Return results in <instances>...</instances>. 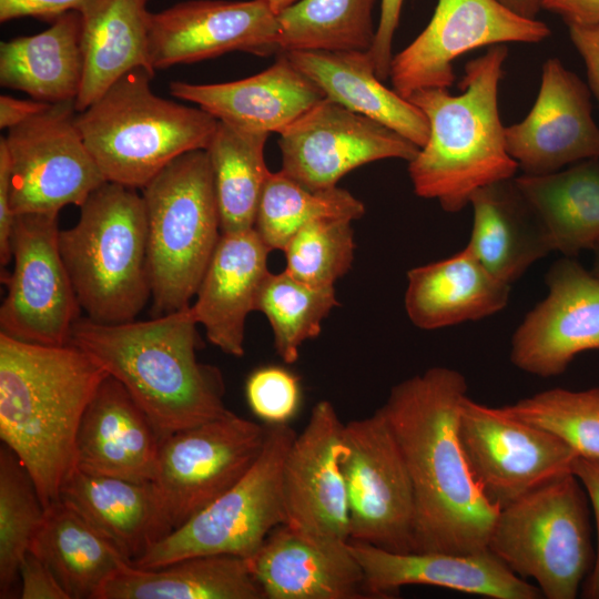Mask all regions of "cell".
I'll return each instance as SVG.
<instances>
[{"label": "cell", "mask_w": 599, "mask_h": 599, "mask_svg": "<svg viewBox=\"0 0 599 599\" xmlns=\"http://www.w3.org/2000/svg\"><path fill=\"white\" fill-rule=\"evenodd\" d=\"M464 375L432 367L395 385L379 408L405 460L414 496L413 551L470 555L488 549L499 509L469 470L458 418Z\"/></svg>", "instance_id": "6da1fadb"}, {"label": "cell", "mask_w": 599, "mask_h": 599, "mask_svg": "<svg viewBox=\"0 0 599 599\" xmlns=\"http://www.w3.org/2000/svg\"><path fill=\"white\" fill-rule=\"evenodd\" d=\"M106 370L87 352L0 333V437L31 476L44 508L77 469L83 414Z\"/></svg>", "instance_id": "7a4b0ae2"}, {"label": "cell", "mask_w": 599, "mask_h": 599, "mask_svg": "<svg viewBox=\"0 0 599 599\" xmlns=\"http://www.w3.org/2000/svg\"><path fill=\"white\" fill-rule=\"evenodd\" d=\"M196 325L190 306L119 324L80 317L69 343L125 387L163 440L229 412L220 369L196 358Z\"/></svg>", "instance_id": "3957f363"}, {"label": "cell", "mask_w": 599, "mask_h": 599, "mask_svg": "<svg viewBox=\"0 0 599 599\" xmlns=\"http://www.w3.org/2000/svg\"><path fill=\"white\" fill-rule=\"evenodd\" d=\"M508 49L496 44L465 65L461 93L423 89L407 98L427 118L429 135L408 162L416 195L436 200L449 213L461 211L479 189L515 177L498 110V88Z\"/></svg>", "instance_id": "277c9868"}, {"label": "cell", "mask_w": 599, "mask_h": 599, "mask_svg": "<svg viewBox=\"0 0 599 599\" xmlns=\"http://www.w3.org/2000/svg\"><path fill=\"white\" fill-rule=\"evenodd\" d=\"M151 71L139 68L116 81L75 124L104 179L143 189L180 155L205 150L217 120L201 108L151 90Z\"/></svg>", "instance_id": "5b68a950"}, {"label": "cell", "mask_w": 599, "mask_h": 599, "mask_svg": "<svg viewBox=\"0 0 599 599\" xmlns=\"http://www.w3.org/2000/svg\"><path fill=\"white\" fill-rule=\"evenodd\" d=\"M138 189L104 182L60 230L59 247L87 317L103 324L136 318L151 298L146 216Z\"/></svg>", "instance_id": "8992f818"}, {"label": "cell", "mask_w": 599, "mask_h": 599, "mask_svg": "<svg viewBox=\"0 0 599 599\" xmlns=\"http://www.w3.org/2000/svg\"><path fill=\"white\" fill-rule=\"evenodd\" d=\"M142 190L153 316L191 305L221 231L205 150L170 162Z\"/></svg>", "instance_id": "52a82bcc"}, {"label": "cell", "mask_w": 599, "mask_h": 599, "mask_svg": "<svg viewBox=\"0 0 599 599\" xmlns=\"http://www.w3.org/2000/svg\"><path fill=\"white\" fill-rule=\"evenodd\" d=\"M587 493L571 473L499 509L488 549L542 598L575 599L595 549Z\"/></svg>", "instance_id": "ba28073f"}, {"label": "cell", "mask_w": 599, "mask_h": 599, "mask_svg": "<svg viewBox=\"0 0 599 599\" xmlns=\"http://www.w3.org/2000/svg\"><path fill=\"white\" fill-rule=\"evenodd\" d=\"M295 437L287 423L266 424L264 446L251 469L131 565L158 568L202 555L251 558L267 536L285 524L283 468Z\"/></svg>", "instance_id": "9c48e42d"}, {"label": "cell", "mask_w": 599, "mask_h": 599, "mask_svg": "<svg viewBox=\"0 0 599 599\" xmlns=\"http://www.w3.org/2000/svg\"><path fill=\"white\" fill-rule=\"evenodd\" d=\"M266 424L232 412L161 440L152 480L173 529L233 487L254 465Z\"/></svg>", "instance_id": "30bf717a"}, {"label": "cell", "mask_w": 599, "mask_h": 599, "mask_svg": "<svg viewBox=\"0 0 599 599\" xmlns=\"http://www.w3.org/2000/svg\"><path fill=\"white\" fill-rule=\"evenodd\" d=\"M458 435L476 484L501 509L526 494L573 473L578 455L551 433L518 419L502 407L466 396Z\"/></svg>", "instance_id": "8fae6325"}, {"label": "cell", "mask_w": 599, "mask_h": 599, "mask_svg": "<svg viewBox=\"0 0 599 599\" xmlns=\"http://www.w3.org/2000/svg\"><path fill=\"white\" fill-rule=\"evenodd\" d=\"M341 468L349 540L413 551L414 496L397 440L380 409L344 426Z\"/></svg>", "instance_id": "7c38bea8"}, {"label": "cell", "mask_w": 599, "mask_h": 599, "mask_svg": "<svg viewBox=\"0 0 599 599\" xmlns=\"http://www.w3.org/2000/svg\"><path fill=\"white\" fill-rule=\"evenodd\" d=\"M74 102L51 104L8 130L11 207L19 214H59L81 206L106 180L75 124Z\"/></svg>", "instance_id": "4fadbf2b"}, {"label": "cell", "mask_w": 599, "mask_h": 599, "mask_svg": "<svg viewBox=\"0 0 599 599\" xmlns=\"http://www.w3.org/2000/svg\"><path fill=\"white\" fill-rule=\"evenodd\" d=\"M59 214H19L11 234L12 272L0 307L1 332L40 345L70 342L82 311L59 247Z\"/></svg>", "instance_id": "5bb4252c"}, {"label": "cell", "mask_w": 599, "mask_h": 599, "mask_svg": "<svg viewBox=\"0 0 599 599\" xmlns=\"http://www.w3.org/2000/svg\"><path fill=\"white\" fill-rule=\"evenodd\" d=\"M549 35L546 23L520 17L497 0H438L427 27L393 57L389 78L406 99L423 89H448L461 54L507 42L539 43Z\"/></svg>", "instance_id": "9a60e30c"}, {"label": "cell", "mask_w": 599, "mask_h": 599, "mask_svg": "<svg viewBox=\"0 0 599 599\" xmlns=\"http://www.w3.org/2000/svg\"><path fill=\"white\" fill-rule=\"evenodd\" d=\"M282 169L311 189L337 186L348 172L385 159L412 161L419 149L390 128L323 99L280 133Z\"/></svg>", "instance_id": "2e32d148"}, {"label": "cell", "mask_w": 599, "mask_h": 599, "mask_svg": "<svg viewBox=\"0 0 599 599\" xmlns=\"http://www.w3.org/2000/svg\"><path fill=\"white\" fill-rule=\"evenodd\" d=\"M280 23L267 0H190L150 16L149 59L154 71L232 51L280 52Z\"/></svg>", "instance_id": "e0dca14e"}, {"label": "cell", "mask_w": 599, "mask_h": 599, "mask_svg": "<svg viewBox=\"0 0 599 599\" xmlns=\"http://www.w3.org/2000/svg\"><path fill=\"white\" fill-rule=\"evenodd\" d=\"M546 284L547 296L515 331L509 354L514 366L539 377L558 376L578 354L599 349V278L564 257Z\"/></svg>", "instance_id": "ac0fdd59"}, {"label": "cell", "mask_w": 599, "mask_h": 599, "mask_svg": "<svg viewBox=\"0 0 599 599\" xmlns=\"http://www.w3.org/2000/svg\"><path fill=\"white\" fill-rule=\"evenodd\" d=\"M344 426L335 407L319 400L294 438L283 468L285 525L314 537L348 541L349 521L341 458Z\"/></svg>", "instance_id": "d6986e66"}, {"label": "cell", "mask_w": 599, "mask_h": 599, "mask_svg": "<svg viewBox=\"0 0 599 599\" xmlns=\"http://www.w3.org/2000/svg\"><path fill=\"white\" fill-rule=\"evenodd\" d=\"M591 91L557 58L546 60L537 99L518 123L505 126L509 155L524 174H547L599 159V126L591 115Z\"/></svg>", "instance_id": "ffe728a7"}, {"label": "cell", "mask_w": 599, "mask_h": 599, "mask_svg": "<svg viewBox=\"0 0 599 599\" xmlns=\"http://www.w3.org/2000/svg\"><path fill=\"white\" fill-rule=\"evenodd\" d=\"M363 568L370 597L387 598L404 586H433L491 599H539L537 586L514 573L489 549L449 552H396L348 540Z\"/></svg>", "instance_id": "44dd1931"}, {"label": "cell", "mask_w": 599, "mask_h": 599, "mask_svg": "<svg viewBox=\"0 0 599 599\" xmlns=\"http://www.w3.org/2000/svg\"><path fill=\"white\" fill-rule=\"evenodd\" d=\"M247 561L265 599L372 598L348 541L314 537L283 524Z\"/></svg>", "instance_id": "7402d4cb"}, {"label": "cell", "mask_w": 599, "mask_h": 599, "mask_svg": "<svg viewBox=\"0 0 599 599\" xmlns=\"http://www.w3.org/2000/svg\"><path fill=\"white\" fill-rule=\"evenodd\" d=\"M271 250L253 229L222 233L190 309L223 353L244 355L245 323L271 273Z\"/></svg>", "instance_id": "603a6c76"}, {"label": "cell", "mask_w": 599, "mask_h": 599, "mask_svg": "<svg viewBox=\"0 0 599 599\" xmlns=\"http://www.w3.org/2000/svg\"><path fill=\"white\" fill-rule=\"evenodd\" d=\"M170 93L197 104L217 121L278 134L325 99L321 89L284 53L266 70L248 78L211 84L173 81Z\"/></svg>", "instance_id": "cb8c5ba5"}, {"label": "cell", "mask_w": 599, "mask_h": 599, "mask_svg": "<svg viewBox=\"0 0 599 599\" xmlns=\"http://www.w3.org/2000/svg\"><path fill=\"white\" fill-rule=\"evenodd\" d=\"M161 440L125 387L108 375L89 403L77 437V468L152 481Z\"/></svg>", "instance_id": "d4e9b609"}, {"label": "cell", "mask_w": 599, "mask_h": 599, "mask_svg": "<svg viewBox=\"0 0 599 599\" xmlns=\"http://www.w3.org/2000/svg\"><path fill=\"white\" fill-rule=\"evenodd\" d=\"M60 500L77 510L133 562L173 527L152 481H134L75 469Z\"/></svg>", "instance_id": "484cf974"}, {"label": "cell", "mask_w": 599, "mask_h": 599, "mask_svg": "<svg viewBox=\"0 0 599 599\" xmlns=\"http://www.w3.org/2000/svg\"><path fill=\"white\" fill-rule=\"evenodd\" d=\"M510 285L494 276L465 246L460 252L407 273L405 309L422 329H437L498 313Z\"/></svg>", "instance_id": "4316f807"}, {"label": "cell", "mask_w": 599, "mask_h": 599, "mask_svg": "<svg viewBox=\"0 0 599 599\" xmlns=\"http://www.w3.org/2000/svg\"><path fill=\"white\" fill-rule=\"evenodd\" d=\"M324 93L341 105L373 119L418 148L429 124L422 110L382 83L368 51L294 50L282 52Z\"/></svg>", "instance_id": "83f0119b"}, {"label": "cell", "mask_w": 599, "mask_h": 599, "mask_svg": "<svg viewBox=\"0 0 599 599\" xmlns=\"http://www.w3.org/2000/svg\"><path fill=\"white\" fill-rule=\"evenodd\" d=\"M149 0H91L82 18L83 75L74 101L82 112L116 81L139 68L155 74L149 59Z\"/></svg>", "instance_id": "f1b7e54d"}, {"label": "cell", "mask_w": 599, "mask_h": 599, "mask_svg": "<svg viewBox=\"0 0 599 599\" xmlns=\"http://www.w3.org/2000/svg\"><path fill=\"white\" fill-rule=\"evenodd\" d=\"M469 204L474 222L466 247L498 280L511 285L552 252L545 229L514 177L477 190Z\"/></svg>", "instance_id": "f546056e"}, {"label": "cell", "mask_w": 599, "mask_h": 599, "mask_svg": "<svg viewBox=\"0 0 599 599\" xmlns=\"http://www.w3.org/2000/svg\"><path fill=\"white\" fill-rule=\"evenodd\" d=\"M82 18L68 11L37 34L0 43V84L50 104L74 102L82 83Z\"/></svg>", "instance_id": "4dcf8cb0"}, {"label": "cell", "mask_w": 599, "mask_h": 599, "mask_svg": "<svg viewBox=\"0 0 599 599\" xmlns=\"http://www.w3.org/2000/svg\"><path fill=\"white\" fill-rule=\"evenodd\" d=\"M95 599H265L246 558L202 555L158 568L125 564Z\"/></svg>", "instance_id": "1f68e13d"}, {"label": "cell", "mask_w": 599, "mask_h": 599, "mask_svg": "<svg viewBox=\"0 0 599 599\" xmlns=\"http://www.w3.org/2000/svg\"><path fill=\"white\" fill-rule=\"evenodd\" d=\"M514 183L537 216L551 250L573 257L599 241V159L547 174H522Z\"/></svg>", "instance_id": "d6a6232c"}, {"label": "cell", "mask_w": 599, "mask_h": 599, "mask_svg": "<svg viewBox=\"0 0 599 599\" xmlns=\"http://www.w3.org/2000/svg\"><path fill=\"white\" fill-rule=\"evenodd\" d=\"M30 551L51 568L70 599H95L101 588L131 564L112 541L61 500L45 508Z\"/></svg>", "instance_id": "836d02e7"}, {"label": "cell", "mask_w": 599, "mask_h": 599, "mask_svg": "<svg viewBox=\"0 0 599 599\" xmlns=\"http://www.w3.org/2000/svg\"><path fill=\"white\" fill-rule=\"evenodd\" d=\"M268 133L217 121L205 148L222 233L254 227L260 199L271 173L264 158Z\"/></svg>", "instance_id": "e575fe53"}, {"label": "cell", "mask_w": 599, "mask_h": 599, "mask_svg": "<svg viewBox=\"0 0 599 599\" xmlns=\"http://www.w3.org/2000/svg\"><path fill=\"white\" fill-rule=\"evenodd\" d=\"M365 213L362 201L347 190L311 189L281 170L271 172L257 207L254 230L272 250H283L302 227L318 220L355 221Z\"/></svg>", "instance_id": "d590c367"}, {"label": "cell", "mask_w": 599, "mask_h": 599, "mask_svg": "<svg viewBox=\"0 0 599 599\" xmlns=\"http://www.w3.org/2000/svg\"><path fill=\"white\" fill-rule=\"evenodd\" d=\"M376 0H297L277 13L280 53L294 50L368 51Z\"/></svg>", "instance_id": "8d00e7d4"}, {"label": "cell", "mask_w": 599, "mask_h": 599, "mask_svg": "<svg viewBox=\"0 0 599 599\" xmlns=\"http://www.w3.org/2000/svg\"><path fill=\"white\" fill-rule=\"evenodd\" d=\"M337 305L334 286L306 284L284 270L268 274L256 311L270 322L277 355L284 363L293 364L303 343L319 335L323 319Z\"/></svg>", "instance_id": "74e56055"}, {"label": "cell", "mask_w": 599, "mask_h": 599, "mask_svg": "<svg viewBox=\"0 0 599 599\" xmlns=\"http://www.w3.org/2000/svg\"><path fill=\"white\" fill-rule=\"evenodd\" d=\"M37 488L26 467L4 444L0 449V598H8L20 565L44 519Z\"/></svg>", "instance_id": "f35d334b"}, {"label": "cell", "mask_w": 599, "mask_h": 599, "mask_svg": "<svg viewBox=\"0 0 599 599\" xmlns=\"http://www.w3.org/2000/svg\"><path fill=\"white\" fill-rule=\"evenodd\" d=\"M504 407L518 419L560 438L578 457L599 459V387H555Z\"/></svg>", "instance_id": "ab89813d"}, {"label": "cell", "mask_w": 599, "mask_h": 599, "mask_svg": "<svg viewBox=\"0 0 599 599\" xmlns=\"http://www.w3.org/2000/svg\"><path fill=\"white\" fill-rule=\"evenodd\" d=\"M352 222L325 219L302 227L282 250L285 271L306 284L334 286L354 260L356 244Z\"/></svg>", "instance_id": "60d3db41"}, {"label": "cell", "mask_w": 599, "mask_h": 599, "mask_svg": "<svg viewBox=\"0 0 599 599\" xmlns=\"http://www.w3.org/2000/svg\"><path fill=\"white\" fill-rule=\"evenodd\" d=\"M247 404L265 424H285L298 410L301 386L298 378L281 366H263L247 377Z\"/></svg>", "instance_id": "b9f144b4"}, {"label": "cell", "mask_w": 599, "mask_h": 599, "mask_svg": "<svg viewBox=\"0 0 599 599\" xmlns=\"http://www.w3.org/2000/svg\"><path fill=\"white\" fill-rule=\"evenodd\" d=\"M573 474L587 493L597 534L593 565L581 586L580 595L585 599H599V459L578 457Z\"/></svg>", "instance_id": "7bdbcfd3"}, {"label": "cell", "mask_w": 599, "mask_h": 599, "mask_svg": "<svg viewBox=\"0 0 599 599\" xmlns=\"http://www.w3.org/2000/svg\"><path fill=\"white\" fill-rule=\"evenodd\" d=\"M19 577L22 599H70L51 568L30 550L20 565Z\"/></svg>", "instance_id": "ee69618b"}, {"label": "cell", "mask_w": 599, "mask_h": 599, "mask_svg": "<svg viewBox=\"0 0 599 599\" xmlns=\"http://www.w3.org/2000/svg\"><path fill=\"white\" fill-rule=\"evenodd\" d=\"M404 0H380V16L376 29L375 40L368 50L374 64L376 75L384 81L389 78L393 61L392 43L395 31L399 23V17Z\"/></svg>", "instance_id": "f6af8a7d"}, {"label": "cell", "mask_w": 599, "mask_h": 599, "mask_svg": "<svg viewBox=\"0 0 599 599\" xmlns=\"http://www.w3.org/2000/svg\"><path fill=\"white\" fill-rule=\"evenodd\" d=\"M91 0H0V21L33 17L54 20L68 11H79Z\"/></svg>", "instance_id": "bcb514c9"}, {"label": "cell", "mask_w": 599, "mask_h": 599, "mask_svg": "<svg viewBox=\"0 0 599 599\" xmlns=\"http://www.w3.org/2000/svg\"><path fill=\"white\" fill-rule=\"evenodd\" d=\"M16 214L11 207V177L8 150L0 139V261L7 265L11 261V234Z\"/></svg>", "instance_id": "7dc6e473"}, {"label": "cell", "mask_w": 599, "mask_h": 599, "mask_svg": "<svg viewBox=\"0 0 599 599\" xmlns=\"http://www.w3.org/2000/svg\"><path fill=\"white\" fill-rule=\"evenodd\" d=\"M572 44L586 65L588 85L599 104V24L568 26Z\"/></svg>", "instance_id": "c3c4849f"}, {"label": "cell", "mask_w": 599, "mask_h": 599, "mask_svg": "<svg viewBox=\"0 0 599 599\" xmlns=\"http://www.w3.org/2000/svg\"><path fill=\"white\" fill-rule=\"evenodd\" d=\"M542 9L560 16L567 26L599 24V0H544Z\"/></svg>", "instance_id": "681fc988"}, {"label": "cell", "mask_w": 599, "mask_h": 599, "mask_svg": "<svg viewBox=\"0 0 599 599\" xmlns=\"http://www.w3.org/2000/svg\"><path fill=\"white\" fill-rule=\"evenodd\" d=\"M51 104L38 100H21L10 95L0 97V128H14L47 110Z\"/></svg>", "instance_id": "f907efd6"}, {"label": "cell", "mask_w": 599, "mask_h": 599, "mask_svg": "<svg viewBox=\"0 0 599 599\" xmlns=\"http://www.w3.org/2000/svg\"><path fill=\"white\" fill-rule=\"evenodd\" d=\"M497 1L520 17H524L527 19H536L538 12L542 9L544 0H497Z\"/></svg>", "instance_id": "816d5d0a"}, {"label": "cell", "mask_w": 599, "mask_h": 599, "mask_svg": "<svg viewBox=\"0 0 599 599\" xmlns=\"http://www.w3.org/2000/svg\"><path fill=\"white\" fill-rule=\"evenodd\" d=\"M297 0H267L273 11L277 14Z\"/></svg>", "instance_id": "f5cc1de1"}, {"label": "cell", "mask_w": 599, "mask_h": 599, "mask_svg": "<svg viewBox=\"0 0 599 599\" xmlns=\"http://www.w3.org/2000/svg\"><path fill=\"white\" fill-rule=\"evenodd\" d=\"M593 251V265H592V274L599 278V241L596 243V245L592 247Z\"/></svg>", "instance_id": "db71d44e"}]
</instances>
